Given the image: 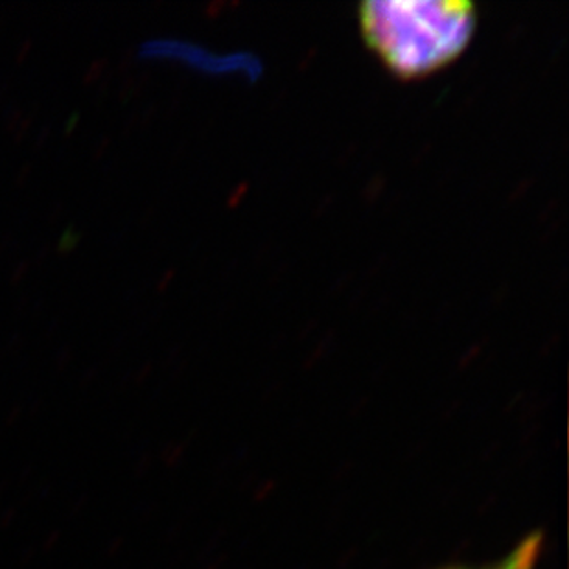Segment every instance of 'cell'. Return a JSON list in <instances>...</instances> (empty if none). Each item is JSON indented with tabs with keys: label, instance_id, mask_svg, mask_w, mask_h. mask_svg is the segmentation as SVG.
<instances>
[{
	"label": "cell",
	"instance_id": "obj_1",
	"mask_svg": "<svg viewBox=\"0 0 569 569\" xmlns=\"http://www.w3.org/2000/svg\"><path fill=\"white\" fill-rule=\"evenodd\" d=\"M361 38L402 80L445 69L468 49L478 10L468 0H369L358 6Z\"/></svg>",
	"mask_w": 569,
	"mask_h": 569
},
{
	"label": "cell",
	"instance_id": "obj_2",
	"mask_svg": "<svg viewBox=\"0 0 569 569\" xmlns=\"http://www.w3.org/2000/svg\"><path fill=\"white\" fill-rule=\"evenodd\" d=\"M146 58H162V60L183 61V63L214 74H240L243 78H258L260 61L249 54H212L209 50L199 49L196 44L159 39L146 44L142 49Z\"/></svg>",
	"mask_w": 569,
	"mask_h": 569
},
{
	"label": "cell",
	"instance_id": "obj_3",
	"mask_svg": "<svg viewBox=\"0 0 569 569\" xmlns=\"http://www.w3.org/2000/svg\"><path fill=\"white\" fill-rule=\"evenodd\" d=\"M543 549V535L542 532H531L529 537L523 538L518 546H516L506 559H501L496 565L485 566L479 569H537L538 560L542 555ZM442 569H472L462 568V566H448Z\"/></svg>",
	"mask_w": 569,
	"mask_h": 569
}]
</instances>
